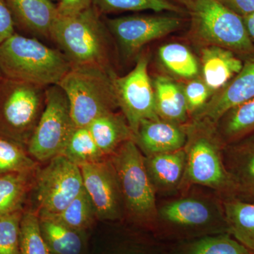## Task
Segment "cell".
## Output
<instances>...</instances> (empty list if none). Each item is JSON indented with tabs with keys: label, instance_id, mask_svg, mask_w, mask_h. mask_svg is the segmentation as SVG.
I'll use <instances>...</instances> for the list:
<instances>
[{
	"label": "cell",
	"instance_id": "6da1fadb",
	"mask_svg": "<svg viewBox=\"0 0 254 254\" xmlns=\"http://www.w3.org/2000/svg\"><path fill=\"white\" fill-rule=\"evenodd\" d=\"M50 41L71 66H95L118 75L115 70L118 48L104 18L93 5L77 14L58 15Z\"/></svg>",
	"mask_w": 254,
	"mask_h": 254
},
{
	"label": "cell",
	"instance_id": "7a4b0ae2",
	"mask_svg": "<svg viewBox=\"0 0 254 254\" xmlns=\"http://www.w3.org/2000/svg\"><path fill=\"white\" fill-rule=\"evenodd\" d=\"M71 68L59 49L34 37L15 33L0 44V68L4 78L47 88L59 84Z\"/></svg>",
	"mask_w": 254,
	"mask_h": 254
},
{
	"label": "cell",
	"instance_id": "3957f363",
	"mask_svg": "<svg viewBox=\"0 0 254 254\" xmlns=\"http://www.w3.org/2000/svg\"><path fill=\"white\" fill-rule=\"evenodd\" d=\"M185 128L186 168L181 187L200 185L215 190L222 199L235 198V187L224 163L225 143L216 125L206 120L193 119Z\"/></svg>",
	"mask_w": 254,
	"mask_h": 254
},
{
	"label": "cell",
	"instance_id": "277c9868",
	"mask_svg": "<svg viewBox=\"0 0 254 254\" xmlns=\"http://www.w3.org/2000/svg\"><path fill=\"white\" fill-rule=\"evenodd\" d=\"M108 158L118 177L125 213L135 223L153 226L159 218L157 191L147 171L144 155L129 140Z\"/></svg>",
	"mask_w": 254,
	"mask_h": 254
},
{
	"label": "cell",
	"instance_id": "5b68a950",
	"mask_svg": "<svg viewBox=\"0 0 254 254\" xmlns=\"http://www.w3.org/2000/svg\"><path fill=\"white\" fill-rule=\"evenodd\" d=\"M117 76L95 66H71L58 85L67 97L75 127H88L100 115L119 108L114 86Z\"/></svg>",
	"mask_w": 254,
	"mask_h": 254
},
{
	"label": "cell",
	"instance_id": "8992f818",
	"mask_svg": "<svg viewBox=\"0 0 254 254\" xmlns=\"http://www.w3.org/2000/svg\"><path fill=\"white\" fill-rule=\"evenodd\" d=\"M46 88L4 78L0 81V136L27 148L46 99Z\"/></svg>",
	"mask_w": 254,
	"mask_h": 254
},
{
	"label": "cell",
	"instance_id": "52a82bcc",
	"mask_svg": "<svg viewBox=\"0 0 254 254\" xmlns=\"http://www.w3.org/2000/svg\"><path fill=\"white\" fill-rule=\"evenodd\" d=\"M188 11L192 32L208 46L221 47L235 54H254L243 18L219 0H195Z\"/></svg>",
	"mask_w": 254,
	"mask_h": 254
},
{
	"label": "cell",
	"instance_id": "ba28073f",
	"mask_svg": "<svg viewBox=\"0 0 254 254\" xmlns=\"http://www.w3.org/2000/svg\"><path fill=\"white\" fill-rule=\"evenodd\" d=\"M46 163L37 170L32 189L36 200V209L32 210L39 217L61 213L84 189L77 165L61 155Z\"/></svg>",
	"mask_w": 254,
	"mask_h": 254
},
{
	"label": "cell",
	"instance_id": "9c48e42d",
	"mask_svg": "<svg viewBox=\"0 0 254 254\" xmlns=\"http://www.w3.org/2000/svg\"><path fill=\"white\" fill-rule=\"evenodd\" d=\"M46 94L44 110L26 148L38 163H46L61 154L74 127L67 97L61 87H47Z\"/></svg>",
	"mask_w": 254,
	"mask_h": 254
},
{
	"label": "cell",
	"instance_id": "30bf717a",
	"mask_svg": "<svg viewBox=\"0 0 254 254\" xmlns=\"http://www.w3.org/2000/svg\"><path fill=\"white\" fill-rule=\"evenodd\" d=\"M104 20L118 53L127 60L134 59L145 45L178 31L183 24L180 16L167 15H132Z\"/></svg>",
	"mask_w": 254,
	"mask_h": 254
},
{
	"label": "cell",
	"instance_id": "8fae6325",
	"mask_svg": "<svg viewBox=\"0 0 254 254\" xmlns=\"http://www.w3.org/2000/svg\"><path fill=\"white\" fill-rule=\"evenodd\" d=\"M148 58L142 55L127 74L114 78L119 108L133 133L142 122L159 118L153 83L148 74Z\"/></svg>",
	"mask_w": 254,
	"mask_h": 254
},
{
	"label": "cell",
	"instance_id": "7c38bea8",
	"mask_svg": "<svg viewBox=\"0 0 254 254\" xmlns=\"http://www.w3.org/2000/svg\"><path fill=\"white\" fill-rule=\"evenodd\" d=\"M83 187L100 220H119L125 213L116 172L109 158L80 166Z\"/></svg>",
	"mask_w": 254,
	"mask_h": 254
},
{
	"label": "cell",
	"instance_id": "4fadbf2b",
	"mask_svg": "<svg viewBox=\"0 0 254 254\" xmlns=\"http://www.w3.org/2000/svg\"><path fill=\"white\" fill-rule=\"evenodd\" d=\"M254 98V58L244 64L242 70L220 89L205 105L194 119L216 124L232 108Z\"/></svg>",
	"mask_w": 254,
	"mask_h": 254
},
{
	"label": "cell",
	"instance_id": "5bb4252c",
	"mask_svg": "<svg viewBox=\"0 0 254 254\" xmlns=\"http://www.w3.org/2000/svg\"><path fill=\"white\" fill-rule=\"evenodd\" d=\"M223 160L235 187V198L254 204V133L224 145Z\"/></svg>",
	"mask_w": 254,
	"mask_h": 254
},
{
	"label": "cell",
	"instance_id": "9a60e30c",
	"mask_svg": "<svg viewBox=\"0 0 254 254\" xmlns=\"http://www.w3.org/2000/svg\"><path fill=\"white\" fill-rule=\"evenodd\" d=\"M185 125L160 118L145 120L140 124L133 141L145 157L182 149L187 140Z\"/></svg>",
	"mask_w": 254,
	"mask_h": 254
},
{
	"label": "cell",
	"instance_id": "2e32d148",
	"mask_svg": "<svg viewBox=\"0 0 254 254\" xmlns=\"http://www.w3.org/2000/svg\"><path fill=\"white\" fill-rule=\"evenodd\" d=\"M15 27L40 40H50L58 16L57 5L50 0H6Z\"/></svg>",
	"mask_w": 254,
	"mask_h": 254
},
{
	"label": "cell",
	"instance_id": "e0dca14e",
	"mask_svg": "<svg viewBox=\"0 0 254 254\" xmlns=\"http://www.w3.org/2000/svg\"><path fill=\"white\" fill-rule=\"evenodd\" d=\"M203 81L210 91H220L240 72L244 63L231 50L205 47L201 52Z\"/></svg>",
	"mask_w": 254,
	"mask_h": 254
},
{
	"label": "cell",
	"instance_id": "ac0fdd59",
	"mask_svg": "<svg viewBox=\"0 0 254 254\" xmlns=\"http://www.w3.org/2000/svg\"><path fill=\"white\" fill-rule=\"evenodd\" d=\"M145 164L156 191H170L181 187L186 168L184 148L145 156Z\"/></svg>",
	"mask_w": 254,
	"mask_h": 254
},
{
	"label": "cell",
	"instance_id": "d6986e66",
	"mask_svg": "<svg viewBox=\"0 0 254 254\" xmlns=\"http://www.w3.org/2000/svg\"><path fill=\"white\" fill-rule=\"evenodd\" d=\"M95 143L106 158L113 155L125 142L133 140V133L123 113L103 114L88 126Z\"/></svg>",
	"mask_w": 254,
	"mask_h": 254
},
{
	"label": "cell",
	"instance_id": "ffe728a7",
	"mask_svg": "<svg viewBox=\"0 0 254 254\" xmlns=\"http://www.w3.org/2000/svg\"><path fill=\"white\" fill-rule=\"evenodd\" d=\"M159 218L169 224L195 228L208 225L213 214L208 203L193 198L174 200L158 210Z\"/></svg>",
	"mask_w": 254,
	"mask_h": 254
},
{
	"label": "cell",
	"instance_id": "44dd1931",
	"mask_svg": "<svg viewBox=\"0 0 254 254\" xmlns=\"http://www.w3.org/2000/svg\"><path fill=\"white\" fill-rule=\"evenodd\" d=\"M159 118L179 125H185L188 108L185 92L169 78L158 76L153 82Z\"/></svg>",
	"mask_w": 254,
	"mask_h": 254
},
{
	"label": "cell",
	"instance_id": "7402d4cb",
	"mask_svg": "<svg viewBox=\"0 0 254 254\" xmlns=\"http://www.w3.org/2000/svg\"><path fill=\"white\" fill-rule=\"evenodd\" d=\"M222 205L227 232L254 254V204L231 198Z\"/></svg>",
	"mask_w": 254,
	"mask_h": 254
},
{
	"label": "cell",
	"instance_id": "603a6c76",
	"mask_svg": "<svg viewBox=\"0 0 254 254\" xmlns=\"http://www.w3.org/2000/svg\"><path fill=\"white\" fill-rule=\"evenodd\" d=\"M36 171L0 175V216L23 210Z\"/></svg>",
	"mask_w": 254,
	"mask_h": 254
},
{
	"label": "cell",
	"instance_id": "cb8c5ba5",
	"mask_svg": "<svg viewBox=\"0 0 254 254\" xmlns=\"http://www.w3.org/2000/svg\"><path fill=\"white\" fill-rule=\"evenodd\" d=\"M39 224L42 236L52 254H81L83 242L79 232L50 217H39Z\"/></svg>",
	"mask_w": 254,
	"mask_h": 254
},
{
	"label": "cell",
	"instance_id": "d4e9b609",
	"mask_svg": "<svg viewBox=\"0 0 254 254\" xmlns=\"http://www.w3.org/2000/svg\"><path fill=\"white\" fill-rule=\"evenodd\" d=\"M222 142L233 143L254 133V98L232 108L216 124Z\"/></svg>",
	"mask_w": 254,
	"mask_h": 254
},
{
	"label": "cell",
	"instance_id": "484cf974",
	"mask_svg": "<svg viewBox=\"0 0 254 254\" xmlns=\"http://www.w3.org/2000/svg\"><path fill=\"white\" fill-rule=\"evenodd\" d=\"M60 155L78 167L108 158L98 148L88 127H73Z\"/></svg>",
	"mask_w": 254,
	"mask_h": 254
},
{
	"label": "cell",
	"instance_id": "4316f807",
	"mask_svg": "<svg viewBox=\"0 0 254 254\" xmlns=\"http://www.w3.org/2000/svg\"><path fill=\"white\" fill-rule=\"evenodd\" d=\"M91 4L102 16L145 10L155 12L167 11L179 15L187 12L186 9L169 0H91Z\"/></svg>",
	"mask_w": 254,
	"mask_h": 254
},
{
	"label": "cell",
	"instance_id": "83f0119b",
	"mask_svg": "<svg viewBox=\"0 0 254 254\" xmlns=\"http://www.w3.org/2000/svg\"><path fill=\"white\" fill-rule=\"evenodd\" d=\"M39 167V163L28 154L26 147L0 136V175L32 173Z\"/></svg>",
	"mask_w": 254,
	"mask_h": 254
},
{
	"label": "cell",
	"instance_id": "f1b7e54d",
	"mask_svg": "<svg viewBox=\"0 0 254 254\" xmlns=\"http://www.w3.org/2000/svg\"><path fill=\"white\" fill-rule=\"evenodd\" d=\"M159 57L164 66L180 77L191 78L198 73V64L194 55L180 43H168L160 47Z\"/></svg>",
	"mask_w": 254,
	"mask_h": 254
},
{
	"label": "cell",
	"instance_id": "f546056e",
	"mask_svg": "<svg viewBox=\"0 0 254 254\" xmlns=\"http://www.w3.org/2000/svg\"><path fill=\"white\" fill-rule=\"evenodd\" d=\"M50 218L79 232L89 229L98 219L93 203L84 189L63 211Z\"/></svg>",
	"mask_w": 254,
	"mask_h": 254
},
{
	"label": "cell",
	"instance_id": "4dcf8cb0",
	"mask_svg": "<svg viewBox=\"0 0 254 254\" xmlns=\"http://www.w3.org/2000/svg\"><path fill=\"white\" fill-rule=\"evenodd\" d=\"M182 254H254L228 232L204 237L189 244Z\"/></svg>",
	"mask_w": 254,
	"mask_h": 254
},
{
	"label": "cell",
	"instance_id": "1f68e13d",
	"mask_svg": "<svg viewBox=\"0 0 254 254\" xmlns=\"http://www.w3.org/2000/svg\"><path fill=\"white\" fill-rule=\"evenodd\" d=\"M20 254H52L42 236L39 217L32 209L23 210L20 230Z\"/></svg>",
	"mask_w": 254,
	"mask_h": 254
},
{
	"label": "cell",
	"instance_id": "d6a6232c",
	"mask_svg": "<svg viewBox=\"0 0 254 254\" xmlns=\"http://www.w3.org/2000/svg\"><path fill=\"white\" fill-rule=\"evenodd\" d=\"M23 210L0 216V254H20V230Z\"/></svg>",
	"mask_w": 254,
	"mask_h": 254
},
{
	"label": "cell",
	"instance_id": "836d02e7",
	"mask_svg": "<svg viewBox=\"0 0 254 254\" xmlns=\"http://www.w3.org/2000/svg\"><path fill=\"white\" fill-rule=\"evenodd\" d=\"M210 89L203 81L193 80L184 89L189 114L194 116L204 108L210 97Z\"/></svg>",
	"mask_w": 254,
	"mask_h": 254
},
{
	"label": "cell",
	"instance_id": "e575fe53",
	"mask_svg": "<svg viewBox=\"0 0 254 254\" xmlns=\"http://www.w3.org/2000/svg\"><path fill=\"white\" fill-rule=\"evenodd\" d=\"M15 33L14 19L6 0H0V44Z\"/></svg>",
	"mask_w": 254,
	"mask_h": 254
},
{
	"label": "cell",
	"instance_id": "d590c367",
	"mask_svg": "<svg viewBox=\"0 0 254 254\" xmlns=\"http://www.w3.org/2000/svg\"><path fill=\"white\" fill-rule=\"evenodd\" d=\"M91 5V0H60L57 9L60 16H69L77 14Z\"/></svg>",
	"mask_w": 254,
	"mask_h": 254
},
{
	"label": "cell",
	"instance_id": "8d00e7d4",
	"mask_svg": "<svg viewBox=\"0 0 254 254\" xmlns=\"http://www.w3.org/2000/svg\"><path fill=\"white\" fill-rule=\"evenodd\" d=\"M242 18L254 12V0H219Z\"/></svg>",
	"mask_w": 254,
	"mask_h": 254
},
{
	"label": "cell",
	"instance_id": "74e56055",
	"mask_svg": "<svg viewBox=\"0 0 254 254\" xmlns=\"http://www.w3.org/2000/svg\"><path fill=\"white\" fill-rule=\"evenodd\" d=\"M243 20L247 33L254 45V12L243 17Z\"/></svg>",
	"mask_w": 254,
	"mask_h": 254
},
{
	"label": "cell",
	"instance_id": "f35d334b",
	"mask_svg": "<svg viewBox=\"0 0 254 254\" xmlns=\"http://www.w3.org/2000/svg\"><path fill=\"white\" fill-rule=\"evenodd\" d=\"M169 1H172V2L175 3L179 6H182V7L185 8L187 11L191 7L192 5L195 0H169Z\"/></svg>",
	"mask_w": 254,
	"mask_h": 254
},
{
	"label": "cell",
	"instance_id": "ab89813d",
	"mask_svg": "<svg viewBox=\"0 0 254 254\" xmlns=\"http://www.w3.org/2000/svg\"><path fill=\"white\" fill-rule=\"evenodd\" d=\"M4 78V76H3L2 72H1V68H0V81Z\"/></svg>",
	"mask_w": 254,
	"mask_h": 254
},
{
	"label": "cell",
	"instance_id": "60d3db41",
	"mask_svg": "<svg viewBox=\"0 0 254 254\" xmlns=\"http://www.w3.org/2000/svg\"><path fill=\"white\" fill-rule=\"evenodd\" d=\"M50 1H58V2H59L60 0H50Z\"/></svg>",
	"mask_w": 254,
	"mask_h": 254
}]
</instances>
